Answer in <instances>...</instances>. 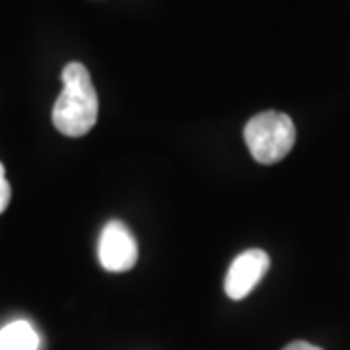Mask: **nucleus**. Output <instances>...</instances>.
<instances>
[{
  "mask_svg": "<svg viewBox=\"0 0 350 350\" xmlns=\"http://www.w3.org/2000/svg\"><path fill=\"white\" fill-rule=\"evenodd\" d=\"M63 92L53 107V125L64 137L88 135L100 111L98 92L92 84L88 68L80 63H68L63 70Z\"/></svg>",
  "mask_w": 350,
  "mask_h": 350,
  "instance_id": "nucleus-1",
  "label": "nucleus"
},
{
  "mask_svg": "<svg viewBox=\"0 0 350 350\" xmlns=\"http://www.w3.org/2000/svg\"><path fill=\"white\" fill-rule=\"evenodd\" d=\"M253 160L265 165L286 158L296 142V126L286 113L262 111L250 119L243 131Z\"/></svg>",
  "mask_w": 350,
  "mask_h": 350,
  "instance_id": "nucleus-2",
  "label": "nucleus"
},
{
  "mask_svg": "<svg viewBox=\"0 0 350 350\" xmlns=\"http://www.w3.org/2000/svg\"><path fill=\"white\" fill-rule=\"evenodd\" d=\"M98 257L101 267L109 273H125L137 265V239L123 222L111 220L101 230Z\"/></svg>",
  "mask_w": 350,
  "mask_h": 350,
  "instance_id": "nucleus-3",
  "label": "nucleus"
},
{
  "mask_svg": "<svg viewBox=\"0 0 350 350\" xmlns=\"http://www.w3.org/2000/svg\"><path fill=\"white\" fill-rule=\"evenodd\" d=\"M271 267V257L262 250H247L232 261L224 278V292L232 300H243L261 282Z\"/></svg>",
  "mask_w": 350,
  "mask_h": 350,
  "instance_id": "nucleus-4",
  "label": "nucleus"
},
{
  "mask_svg": "<svg viewBox=\"0 0 350 350\" xmlns=\"http://www.w3.org/2000/svg\"><path fill=\"white\" fill-rule=\"evenodd\" d=\"M39 337L36 329L24 319L12 321L0 329V350H38Z\"/></svg>",
  "mask_w": 350,
  "mask_h": 350,
  "instance_id": "nucleus-5",
  "label": "nucleus"
},
{
  "mask_svg": "<svg viewBox=\"0 0 350 350\" xmlns=\"http://www.w3.org/2000/svg\"><path fill=\"white\" fill-rule=\"evenodd\" d=\"M10 199H12V189H10V183H8V179H6V170H4V165L0 163V214L8 208Z\"/></svg>",
  "mask_w": 350,
  "mask_h": 350,
  "instance_id": "nucleus-6",
  "label": "nucleus"
},
{
  "mask_svg": "<svg viewBox=\"0 0 350 350\" xmlns=\"http://www.w3.org/2000/svg\"><path fill=\"white\" fill-rule=\"evenodd\" d=\"M282 350H323V349H319V347H315V345H310V342H306V340H296V342H290V345L284 347Z\"/></svg>",
  "mask_w": 350,
  "mask_h": 350,
  "instance_id": "nucleus-7",
  "label": "nucleus"
}]
</instances>
